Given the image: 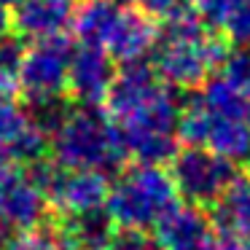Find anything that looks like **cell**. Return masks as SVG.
<instances>
[{"label": "cell", "instance_id": "obj_8", "mask_svg": "<svg viewBox=\"0 0 250 250\" xmlns=\"http://www.w3.org/2000/svg\"><path fill=\"white\" fill-rule=\"evenodd\" d=\"M49 202L27 167L0 159V229H27L49 223Z\"/></svg>", "mask_w": 250, "mask_h": 250}, {"label": "cell", "instance_id": "obj_21", "mask_svg": "<svg viewBox=\"0 0 250 250\" xmlns=\"http://www.w3.org/2000/svg\"><path fill=\"white\" fill-rule=\"evenodd\" d=\"M108 250H162L159 242L153 237H148L146 231H129V229H121L116 231L113 242Z\"/></svg>", "mask_w": 250, "mask_h": 250}, {"label": "cell", "instance_id": "obj_19", "mask_svg": "<svg viewBox=\"0 0 250 250\" xmlns=\"http://www.w3.org/2000/svg\"><path fill=\"white\" fill-rule=\"evenodd\" d=\"M223 33L234 46H250V0H239L231 17L223 24Z\"/></svg>", "mask_w": 250, "mask_h": 250}, {"label": "cell", "instance_id": "obj_3", "mask_svg": "<svg viewBox=\"0 0 250 250\" xmlns=\"http://www.w3.org/2000/svg\"><path fill=\"white\" fill-rule=\"evenodd\" d=\"M180 108L183 100H178L175 89L164 83L146 103L113 119L126 156L135 159V164H167L180 148Z\"/></svg>", "mask_w": 250, "mask_h": 250}, {"label": "cell", "instance_id": "obj_25", "mask_svg": "<svg viewBox=\"0 0 250 250\" xmlns=\"http://www.w3.org/2000/svg\"><path fill=\"white\" fill-rule=\"evenodd\" d=\"M22 0H0V8H6V11H11V8H17Z\"/></svg>", "mask_w": 250, "mask_h": 250}, {"label": "cell", "instance_id": "obj_12", "mask_svg": "<svg viewBox=\"0 0 250 250\" xmlns=\"http://www.w3.org/2000/svg\"><path fill=\"white\" fill-rule=\"evenodd\" d=\"M156 35H159V27L148 14L137 11L132 6H124L113 33L105 41L103 51H108L110 60L121 62V65L146 60V54H151L153 46H156Z\"/></svg>", "mask_w": 250, "mask_h": 250}, {"label": "cell", "instance_id": "obj_17", "mask_svg": "<svg viewBox=\"0 0 250 250\" xmlns=\"http://www.w3.org/2000/svg\"><path fill=\"white\" fill-rule=\"evenodd\" d=\"M60 242V229H51V223L27 229V231H17L14 237L3 239L0 250H57Z\"/></svg>", "mask_w": 250, "mask_h": 250}, {"label": "cell", "instance_id": "obj_20", "mask_svg": "<svg viewBox=\"0 0 250 250\" xmlns=\"http://www.w3.org/2000/svg\"><path fill=\"white\" fill-rule=\"evenodd\" d=\"M237 3L239 0H194V6H196L194 11L199 14L210 27H223Z\"/></svg>", "mask_w": 250, "mask_h": 250}, {"label": "cell", "instance_id": "obj_15", "mask_svg": "<svg viewBox=\"0 0 250 250\" xmlns=\"http://www.w3.org/2000/svg\"><path fill=\"white\" fill-rule=\"evenodd\" d=\"M116 231H119V226L113 223V218L108 215L105 207L62 218V229H60L62 237H67L83 250H108Z\"/></svg>", "mask_w": 250, "mask_h": 250}, {"label": "cell", "instance_id": "obj_16", "mask_svg": "<svg viewBox=\"0 0 250 250\" xmlns=\"http://www.w3.org/2000/svg\"><path fill=\"white\" fill-rule=\"evenodd\" d=\"M33 121L27 108L14 100V94H0V159L17 162L19 146L30 132Z\"/></svg>", "mask_w": 250, "mask_h": 250}, {"label": "cell", "instance_id": "obj_2", "mask_svg": "<svg viewBox=\"0 0 250 250\" xmlns=\"http://www.w3.org/2000/svg\"><path fill=\"white\" fill-rule=\"evenodd\" d=\"M51 162L65 169L119 175L126 164V151L113 119L100 108L76 105L67 110L54 132L49 135Z\"/></svg>", "mask_w": 250, "mask_h": 250}, {"label": "cell", "instance_id": "obj_1", "mask_svg": "<svg viewBox=\"0 0 250 250\" xmlns=\"http://www.w3.org/2000/svg\"><path fill=\"white\" fill-rule=\"evenodd\" d=\"M226 51V38H221L196 11L180 6L164 19L156 35L153 70L172 89H199L218 73Z\"/></svg>", "mask_w": 250, "mask_h": 250}, {"label": "cell", "instance_id": "obj_4", "mask_svg": "<svg viewBox=\"0 0 250 250\" xmlns=\"http://www.w3.org/2000/svg\"><path fill=\"white\" fill-rule=\"evenodd\" d=\"M175 205H180V199L167 169L156 164H132L121 169L110 186L105 210L119 229L148 231L156 229Z\"/></svg>", "mask_w": 250, "mask_h": 250}, {"label": "cell", "instance_id": "obj_9", "mask_svg": "<svg viewBox=\"0 0 250 250\" xmlns=\"http://www.w3.org/2000/svg\"><path fill=\"white\" fill-rule=\"evenodd\" d=\"M162 250H221V234L202 207L175 205L156 226Z\"/></svg>", "mask_w": 250, "mask_h": 250}, {"label": "cell", "instance_id": "obj_13", "mask_svg": "<svg viewBox=\"0 0 250 250\" xmlns=\"http://www.w3.org/2000/svg\"><path fill=\"white\" fill-rule=\"evenodd\" d=\"M212 226L223 237L250 239V169L237 175L226 194L212 205Z\"/></svg>", "mask_w": 250, "mask_h": 250}, {"label": "cell", "instance_id": "obj_18", "mask_svg": "<svg viewBox=\"0 0 250 250\" xmlns=\"http://www.w3.org/2000/svg\"><path fill=\"white\" fill-rule=\"evenodd\" d=\"M218 76L234 83L237 89H242L245 94H250V46L229 49L221 67H218Z\"/></svg>", "mask_w": 250, "mask_h": 250}, {"label": "cell", "instance_id": "obj_6", "mask_svg": "<svg viewBox=\"0 0 250 250\" xmlns=\"http://www.w3.org/2000/svg\"><path fill=\"white\" fill-rule=\"evenodd\" d=\"M169 178L178 191V199L194 207H212L237 178V164L202 146L178 148L169 159Z\"/></svg>", "mask_w": 250, "mask_h": 250}, {"label": "cell", "instance_id": "obj_24", "mask_svg": "<svg viewBox=\"0 0 250 250\" xmlns=\"http://www.w3.org/2000/svg\"><path fill=\"white\" fill-rule=\"evenodd\" d=\"M57 250H83V248H78L76 242H70L67 237H62V234H60V242H57Z\"/></svg>", "mask_w": 250, "mask_h": 250}, {"label": "cell", "instance_id": "obj_26", "mask_svg": "<svg viewBox=\"0 0 250 250\" xmlns=\"http://www.w3.org/2000/svg\"><path fill=\"white\" fill-rule=\"evenodd\" d=\"M0 242H3V239H0Z\"/></svg>", "mask_w": 250, "mask_h": 250}, {"label": "cell", "instance_id": "obj_10", "mask_svg": "<svg viewBox=\"0 0 250 250\" xmlns=\"http://www.w3.org/2000/svg\"><path fill=\"white\" fill-rule=\"evenodd\" d=\"M113 78H116V67H113V60L108 57V51L81 43L73 51V60H70L67 94L76 105L100 108L108 100Z\"/></svg>", "mask_w": 250, "mask_h": 250}, {"label": "cell", "instance_id": "obj_7", "mask_svg": "<svg viewBox=\"0 0 250 250\" xmlns=\"http://www.w3.org/2000/svg\"><path fill=\"white\" fill-rule=\"evenodd\" d=\"M73 51L76 46L65 33L54 38L33 41V46L24 49L22 65L17 73V92L24 97V103L35 105L65 97Z\"/></svg>", "mask_w": 250, "mask_h": 250}, {"label": "cell", "instance_id": "obj_14", "mask_svg": "<svg viewBox=\"0 0 250 250\" xmlns=\"http://www.w3.org/2000/svg\"><path fill=\"white\" fill-rule=\"evenodd\" d=\"M121 0H81L73 11V30L83 46L103 49L108 35L113 33L121 14Z\"/></svg>", "mask_w": 250, "mask_h": 250}, {"label": "cell", "instance_id": "obj_11", "mask_svg": "<svg viewBox=\"0 0 250 250\" xmlns=\"http://www.w3.org/2000/svg\"><path fill=\"white\" fill-rule=\"evenodd\" d=\"M76 3L73 0H22L11 8V33L22 41H43L62 35L73 22Z\"/></svg>", "mask_w": 250, "mask_h": 250}, {"label": "cell", "instance_id": "obj_5", "mask_svg": "<svg viewBox=\"0 0 250 250\" xmlns=\"http://www.w3.org/2000/svg\"><path fill=\"white\" fill-rule=\"evenodd\" d=\"M35 186L43 191L49 210L60 218L81 215L89 210H100L108 202V175L89 172V169H65L51 159L30 164Z\"/></svg>", "mask_w": 250, "mask_h": 250}, {"label": "cell", "instance_id": "obj_22", "mask_svg": "<svg viewBox=\"0 0 250 250\" xmlns=\"http://www.w3.org/2000/svg\"><path fill=\"white\" fill-rule=\"evenodd\" d=\"M124 3L148 14L151 19H167L169 14H175L180 8V0H124Z\"/></svg>", "mask_w": 250, "mask_h": 250}, {"label": "cell", "instance_id": "obj_23", "mask_svg": "<svg viewBox=\"0 0 250 250\" xmlns=\"http://www.w3.org/2000/svg\"><path fill=\"white\" fill-rule=\"evenodd\" d=\"M11 30V19H8V11L6 8H0V38Z\"/></svg>", "mask_w": 250, "mask_h": 250}]
</instances>
